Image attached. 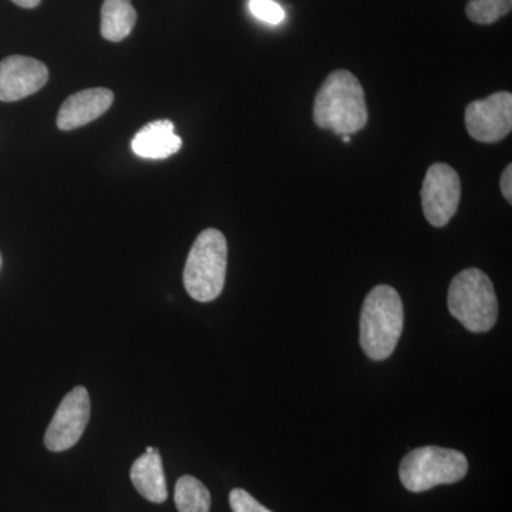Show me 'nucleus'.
<instances>
[{
	"mask_svg": "<svg viewBox=\"0 0 512 512\" xmlns=\"http://www.w3.org/2000/svg\"><path fill=\"white\" fill-rule=\"evenodd\" d=\"M313 120L323 130H332L339 136H350L366 127L367 114L365 90L355 74L336 70L316 94Z\"/></svg>",
	"mask_w": 512,
	"mask_h": 512,
	"instance_id": "f257e3e1",
	"label": "nucleus"
},
{
	"mask_svg": "<svg viewBox=\"0 0 512 512\" xmlns=\"http://www.w3.org/2000/svg\"><path fill=\"white\" fill-rule=\"evenodd\" d=\"M404 325L399 292L389 285H377L366 296L360 315V345L376 362L392 356Z\"/></svg>",
	"mask_w": 512,
	"mask_h": 512,
	"instance_id": "f03ea898",
	"label": "nucleus"
},
{
	"mask_svg": "<svg viewBox=\"0 0 512 512\" xmlns=\"http://www.w3.org/2000/svg\"><path fill=\"white\" fill-rule=\"evenodd\" d=\"M228 245L218 229L202 231L192 245L184 268V286L198 302L215 301L224 291Z\"/></svg>",
	"mask_w": 512,
	"mask_h": 512,
	"instance_id": "7ed1b4c3",
	"label": "nucleus"
},
{
	"mask_svg": "<svg viewBox=\"0 0 512 512\" xmlns=\"http://www.w3.org/2000/svg\"><path fill=\"white\" fill-rule=\"evenodd\" d=\"M448 311L473 333L494 328L498 318V301L493 282L477 268H468L454 276L448 288Z\"/></svg>",
	"mask_w": 512,
	"mask_h": 512,
	"instance_id": "20e7f679",
	"label": "nucleus"
},
{
	"mask_svg": "<svg viewBox=\"0 0 512 512\" xmlns=\"http://www.w3.org/2000/svg\"><path fill=\"white\" fill-rule=\"evenodd\" d=\"M468 473V461L453 448L427 446L416 448L400 463V481L412 493H424L437 485L454 484Z\"/></svg>",
	"mask_w": 512,
	"mask_h": 512,
	"instance_id": "39448f33",
	"label": "nucleus"
},
{
	"mask_svg": "<svg viewBox=\"0 0 512 512\" xmlns=\"http://www.w3.org/2000/svg\"><path fill=\"white\" fill-rule=\"evenodd\" d=\"M461 200V181L457 171L444 163L431 165L421 188L426 220L433 227H446L456 215Z\"/></svg>",
	"mask_w": 512,
	"mask_h": 512,
	"instance_id": "423d86ee",
	"label": "nucleus"
},
{
	"mask_svg": "<svg viewBox=\"0 0 512 512\" xmlns=\"http://www.w3.org/2000/svg\"><path fill=\"white\" fill-rule=\"evenodd\" d=\"M90 396L86 387H74L57 407L55 416L47 427L45 446L53 453L69 450L82 439L90 420Z\"/></svg>",
	"mask_w": 512,
	"mask_h": 512,
	"instance_id": "0eeeda50",
	"label": "nucleus"
},
{
	"mask_svg": "<svg viewBox=\"0 0 512 512\" xmlns=\"http://www.w3.org/2000/svg\"><path fill=\"white\" fill-rule=\"evenodd\" d=\"M466 127L468 134L480 143L504 140L512 130V94L498 92L468 104Z\"/></svg>",
	"mask_w": 512,
	"mask_h": 512,
	"instance_id": "6e6552de",
	"label": "nucleus"
},
{
	"mask_svg": "<svg viewBox=\"0 0 512 512\" xmlns=\"http://www.w3.org/2000/svg\"><path fill=\"white\" fill-rule=\"evenodd\" d=\"M49 80L46 64L26 56L0 62V101H19L39 92Z\"/></svg>",
	"mask_w": 512,
	"mask_h": 512,
	"instance_id": "1a4fd4ad",
	"label": "nucleus"
},
{
	"mask_svg": "<svg viewBox=\"0 0 512 512\" xmlns=\"http://www.w3.org/2000/svg\"><path fill=\"white\" fill-rule=\"evenodd\" d=\"M114 94L109 89H87L64 101L57 114V127L63 131L76 130L99 119L110 109Z\"/></svg>",
	"mask_w": 512,
	"mask_h": 512,
	"instance_id": "9d476101",
	"label": "nucleus"
},
{
	"mask_svg": "<svg viewBox=\"0 0 512 512\" xmlns=\"http://www.w3.org/2000/svg\"><path fill=\"white\" fill-rule=\"evenodd\" d=\"M183 146L181 138L175 134L170 120H156L141 128L131 141L134 154L147 160H164L174 156Z\"/></svg>",
	"mask_w": 512,
	"mask_h": 512,
	"instance_id": "9b49d317",
	"label": "nucleus"
},
{
	"mask_svg": "<svg viewBox=\"0 0 512 512\" xmlns=\"http://www.w3.org/2000/svg\"><path fill=\"white\" fill-rule=\"evenodd\" d=\"M130 477L137 493L143 495L146 500L154 504H163L167 500V483L158 448H154L151 453H144L134 461Z\"/></svg>",
	"mask_w": 512,
	"mask_h": 512,
	"instance_id": "f8f14e48",
	"label": "nucleus"
},
{
	"mask_svg": "<svg viewBox=\"0 0 512 512\" xmlns=\"http://www.w3.org/2000/svg\"><path fill=\"white\" fill-rule=\"evenodd\" d=\"M137 22L131 0H104L101 8V36L109 42H121Z\"/></svg>",
	"mask_w": 512,
	"mask_h": 512,
	"instance_id": "ddd939ff",
	"label": "nucleus"
},
{
	"mask_svg": "<svg viewBox=\"0 0 512 512\" xmlns=\"http://www.w3.org/2000/svg\"><path fill=\"white\" fill-rule=\"evenodd\" d=\"M175 505L178 512H210L211 494L200 480L192 476L181 477L175 484Z\"/></svg>",
	"mask_w": 512,
	"mask_h": 512,
	"instance_id": "4468645a",
	"label": "nucleus"
},
{
	"mask_svg": "<svg viewBox=\"0 0 512 512\" xmlns=\"http://www.w3.org/2000/svg\"><path fill=\"white\" fill-rule=\"evenodd\" d=\"M512 0H470L466 13L477 25H493L511 12Z\"/></svg>",
	"mask_w": 512,
	"mask_h": 512,
	"instance_id": "2eb2a0df",
	"label": "nucleus"
},
{
	"mask_svg": "<svg viewBox=\"0 0 512 512\" xmlns=\"http://www.w3.org/2000/svg\"><path fill=\"white\" fill-rule=\"evenodd\" d=\"M249 10L262 22L279 25L285 19V12L274 0H251Z\"/></svg>",
	"mask_w": 512,
	"mask_h": 512,
	"instance_id": "dca6fc26",
	"label": "nucleus"
},
{
	"mask_svg": "<svg viewBox=\"0 0 512 512\" xmlns=\"http://www.w3.org/2000/svg\"><path fill=\"white\" fill-rule=\"evenodd\" d=\"M229 505H231L232 512H272L242 488H235L231 491Z\"/></svg>",
	"mask_w": 512,
	"mask_h": 512,
	"instance_id": "f3484780",
	"label": "nucleus"
},
{
	"mask_svg": "<svg viewBox=\"0 0 512 512\" xmlns=\"http://www.w3.org/2000/svg\"><path fill=\"white\" fill-rule=\"evenodd\" d=\"M501 192H503L505 200L512 202V165L508 164L503 171L500 180Z\"/></svg>",
	"mask_w": 512,
	"mask_h": 512,
	"instance_id": "a211bd4d",
	"label": "nucleus"
},
{
	"mask_svg": "<svg viewBox=\"0 0 512 512\" xmlns=\"http://www.w3.org/2000/svg\"><path fill=\"white\" fill-rule=\"evenodd\" d=\"M13 3L20 6V8L33 9L39 6L40 0H12Z\"/></svg>",
	"mask_w": 512,
	"mask_h": 512,
	"instance_id": "6ab92c4d",
	"label": "nucleus"
},
{
	"mask_svg": "<svg viewBox=\"0 0 512 512\" xmlns=\"http://www.w3.org/2000/svg\"><path fill=\"white\" fill-rule=\"evenodd\" d=\"M342 140L345 141V143H350V137L349 136H343Z\"/></svg>",
	"mask_w": 512,
	"mask_h": 512,
	"instance_id": "aec40b11",
	"label": "nucleus"
},
{
	"mask_svg": "<svg viewBox=\"0 0 512 512\" xmlns=\"http://www.w3.org/2000/svg\"><path fill=\"white\" fill-rule=\"evenodd\" d=\"M0 266H2V256H0Z\"/></svg>",
	"mask_w": 512,
	"mask_h": 512,
	"instance_id": "412c9836",
	"label": "nucleus"
}]
</instances>
